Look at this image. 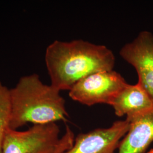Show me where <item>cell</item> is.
I'll list each match as a JSON object with an SVG mask.
<instances>
[{
    "label": "cell",
    "mask_w": 153,
    "mask_h": 153,
    "mask_svg": "<svg viewBox=\"0 0 153 153\" xmlns=\"http://www.w3.org/2000/svg\"><path fill=\"white\" fill-rule=\"evenodd\" d=\"M45 62L51 85L70 90L82 78L99 71L114 70L115 55L103 45L83 40H55L45 50Z\"/></svg>",
    "instance_id": "6da1fadb"
},
{
    "label": "cell",
    "mask_w": 153,
    "mask_h": 153,
    "mask_svg": "<svg viewBox=\"0 0 153 153\" xmlns=\"http://www.w3.org/2000/svg\"><path fill=\"white\" fill-rule=\"evenodd\" d=\"M11 117L13 130L27 124H47L66 121L69 115L60 91L44 83L37 74L22 76L10 88Z\"/></svg>",
    "instance_id": "7a4b0ae2"
},
{
    "label": "cell",
    "mask_w": 153,
    "mask_h": 153,
    "mask_svg": "<svg viewBox=\"0 0 153 153\" xmlns=\"http://www.w3.org/2000/svg\"><path fill=\"white\" fill-rule=\"evenodd\" d=\"M56 123L34 124L26 131L7 130L2 153H55L60 138Z\"/></svg>",
    "instance_id": "3957f363"
},
{
    "label": "cell",
    "mask_w": 153,
    "mask_h": 153,
    "mask_svg": "<svg viewBox=\"0 0 153 153\" xmlns=\"http://www.w3.org/2000/svg\"><path fill=\"white\" fill-rule=\"evenodd\" d=\"M127 84L120 74L114 70L99 71L76 82L69 95L73 100L88 106L111 105Z\"/></svg>",
    "instance_id": "277c9868"
},
{
    "label": "cell",
    "mask_w": 153,
    "mask_h": 153,
    "mask_svg": "<svg viewBox=\"0 0 153 153\" xmlns=\"http://www.w3.org/2000/svg\"><path fill=\"white\" fill-rule=\"evenodd\" d=\"M130 126L129 121H115L107 128H98L78 135L71 148L62 153H115Z\"/></svg>",
    "instance_id": "5b68a950"
},
{
    "label": "cell",
    "mask_w": 153,
    "mask_h": 153,
    "mask_svg": "<svg viewBox=\"0 0 153 153\" xmlns=\"http://www.w3.org/2000/svg\"><path fill=\"white\" fill-rule=\"evenodd\" d=\"M121 57L137 71L138 82L153 97V34L146 31L140 33L132 42L125 44Z\"/></svg>",
    "instance_id": "8992f818"
},
{
    "label": "cell",
    "mask_w": 153,
    "mask_h": 153,
    "mask_svg": "<svg viewBox=\"0 0 153 153\" xmlns=\"http://www.w3.org/2000/svg\"><path fill=\"white\" fill-rule=\"evenodd\" d=\"M130 126L117 153H145L153 142V108L131 118Z\"/></svg>",
    "instance_id": "52a82bcc"
},
{
    "label": "cell",
    "mask_w": 153,
    "mask_h": 153,
    "mask_svg": "<svg viewBox=\"0 0 153 153\" xmlns=\"http://www.w3.org/2000/svg\"><path fill=\"white\" fill-rule=\"evenodd\" d=\"M111 105L115 115L119 117L126 115V118H131L153 108V97L139 83H128Z\"/></svg>",
    "instance_id": "ba28073f"
},
{
    "label": "cell",
    "mask_w": 153,
    "mask_h": 153,
    "mask_svg": "<svg viewBox=\"0 0 153 153\" xmlns=\"http://www.w3.org/2000/svg\"><path fill=\"white\" fill-rule=\"evenodd\" d=\"M11 117V102L10 88L0 81V153L6 132L9 128Z\"/></svg>",
    "instance_id": "9c48e42d"
},
{
    "label": "cell",
    "mask_w": 153,
    "mask_h": 153,
    "mask_svg": "<svg viewBox=\"0 0 153 153\" xmlns=\"http://www.w3.org/2000/svg\"><path fill=\"white\" fill-rule=\"evenodd\" d=\"M74 134L68 126H66V131L64 136L60 138L59 145L55 153H62L72 147L74 142Z\"/></svg>",
    "instance_id": "30bf717a"
},
{
    "label": "cell",
    "mask_w": 153,
    "mask_h": 153,
    "mask_svg": "<svg viewBox=\"0 0 153 153\" xmlns=\"http://www.w3.org/2000/svg\"><path fill=\"white\" fill-rule=\"evenodd\" d=\"M147 153H153V149H151V150H149Z\"/></svg>",
    "instance_id": "8fae6325"
}]
</instances>
